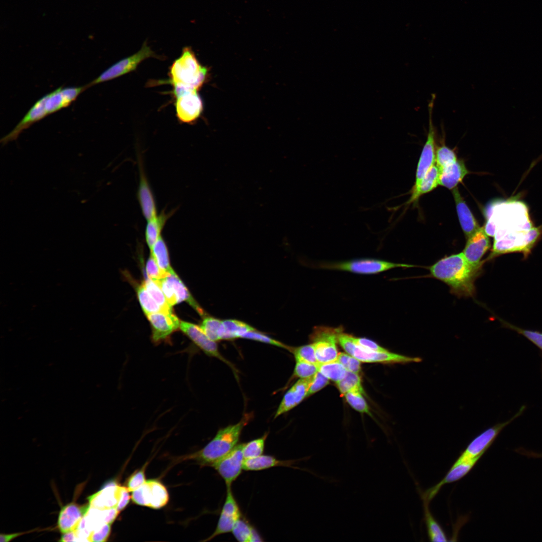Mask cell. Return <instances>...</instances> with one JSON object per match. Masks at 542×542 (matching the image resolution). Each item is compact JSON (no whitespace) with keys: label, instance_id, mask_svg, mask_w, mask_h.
I'll list each match as a JSON object with an SVG mask.
<instances>
[{"label":"cell","instance_id":"54","mask_svg":"<svg viewBox=\"0 0 542 542\" xmlns=\"http://www.w3.org/2000/svg\"><path fill=\"white\" fill-rule=\"evenodd\" d=\"M77 539L78 536L77 533L75 530H74L62 533L59 541L63 542L76 541L77 540Z\"/></svg>","mask_w":542,"mask_h":542},{"label":"cell","instance_id":"21","mask_svg":"<svg viewBox=\"0 0 542 542\" xmlns=\"http://www.w3.org/2000/svg\"><path fill=\"white\" fill-rule=\"evenodd\" d=\"M140 181L137 191V199L144 217L147 220L158 214L156 200L146 176L142 164H139Z\"/></svg>","mask_w":542,"mask_h":542},{"label":"cell","instance_id":"48","mask_svg":"<svg viewBox=\"0 0 542 542\" xmlns=\"http://www.w3.org/2000/svg\"><path fill=\"white\" fill-rule=\"evenodd\" d=\"M153 281L161 288L169 304L171 307L179 303L176 293L166 278L160 280Z\"/></svg>","mask_w":542,"mask_h":542},{"label":"cell","instance_id":"50","mask_svg":"<svg viewBox=\"0 0 542 542\" xmlns=\"http://www.w3.org/2000/svg\"><path fill=\"white\" fill-rule=\"evenodd\" d=\"M111 524L105 523L93 530L88 538L89 541H106L110 535Z\"/></svg>","mask_w":542,"mask_h":542},{"label":"cell","instance_id":"52","mask_svg":"<svg viewBox=\"0 0 542 542\" xmlns=\"http://www.w3.org/2000/svg\"><path fill=\"white\" fill-rule=\"evenodd\" d=\"M329 383V379L319 371L314 375L312 382L309 388L307 396L320 390Z\"/></svg>","mask_w":542,"mask_h":542},{"label":"cell","instance_id":"49","mask_svg":"<svg viewBox=\"0 0 542 542\" xmlns=\"http://www.w3.org/2000/svg\"><path fill=\"white\" fill-rule=\"evenodd\" d=\"M145 471V468L144 467L129 477L126 482V488L129 492L137 489L146 482Z\"/></svg>","mask_w":542,"mask_h":542},{"label":"cell","instance_id":"12","mask_svg":"<svg viewBox=\"0 0 542 542\" xmlns=\"http://www.w3.org/2000/svg\"><path fill=\"white\" fill-rule=\"evenodd\" d=\"M176 98V111L178 119L183 122L195 120L203 109L202 100L196 90L173 91Z\"/></svg>","mask_w":542,"mask_h":542},{"label":"cell","instance_id":"6","mask_svg":"<svg viewBox=\"0 0 542 542\" xmlns=\"http://www.w3.org/2000/svg\"><path fill=\"white\" fill-rule=\"evenodd\" d=\"M412 264L394 263L373 258H362L345 261L321 263L319 267L328 269L370 275L378 274L396 267H411Z\"/></svg>","mask_w":542,"mask_h":542},{"label":"cell","instance_id":"47","mask_svg":"<svg viewBox=\"0 0 542 542\" xmlns=\"http://www.w3.org/2000/svg\"><path fill=\"white\" fill-rule=\"evenodd\" d=\"M146 272L149 278L153 280H160L165 279L170 274L160 267L151 253L147 262Z\"/></svg>","mask_w":542,"mask_h":542},{"label":"cell","instance_id":"30","mask_svg":"<svg viewBox=\"0 0 542 542\" xmlns=\"http://www.w3.org/2000/svg\"><path fill=\"white\" fill-rule=\"evenodd\" d=\"M245 322L234 319L222 321L221 340H231L241 338L244 334L255 330Z\"/></svg>","mask_w":542,"mask_h":542},{"label":"cell","instance_id":"3","mask_svg":"<svg viewBox=\"0 0 542 542\" xmlns=\"http://www.w3.org/2000/svg\"><path fill=\"white\" fill-rule=\"evenodd\" d=\"M247 422V419L244 417L237 424L220 429L204 447L185 456L183 459L193 460L200 465L211 466L237 445L242 429Z\"/></svg>","mask_w":542,"mask_h":542},{"label":"cell","instance_id":"46","mask_svg":"<svg viewBox=\"0 0 542 542\" xmlns=\"http://www.w3.org/2000/svg\"><path fill=\"white\" fill-rule=\"evenodd\" d=\"M503 323L507 327L524 336L542 351V332L525 330L505 322Z\"/></svg>","mask_w":542,"mask_h":542},{"label":"cell","instance_id":"39","mask_svg":"<svg viewBox=\"0 0 542 542\" xmlns=\"http://www.w3.org/2000/svg\"><path fill=\"white\" fill-rule=\"evenodd\" d=\"M267 434L261 437L243 443V454L244 459L253 458L262 455Z\"/></svg>","mask_w":542,"mask_h":542},{"label":"cell","instance_id":"27","mask_svg":"<svg viewBox=\"0 0 542 542\" xmlns=\"http://www.w3.org/2000/svg\"><path fill=\"white\" fill-rule=\"evenodd\" d=\"M291 461L280 460L270 455H261L258 457L244 459L243 469L246 471H259L277 466H291Z\"/></svg>","mask_w":542,"mask_h":542},{"label":"cell","instance_id":"32","mask_svg":"<svg viewBox=\"0 0 542 542\" xmlns=\"http://www.w3.org/2000/svg\"><path fill=\"white\" fill-rule=\"evenodd\" d=\"M150 250L162 269L168 273L174 270L170 265L167 245L162 236L157 239Z\"/></svg>","mask_w":542,"mask_h":542},{"label":"cell","instance_id":"14","mask_svg":"<svg viewBox=\"0 0 542 542\" xmlns=\"http://www.w3.org/2000/svg\"><path fill=\"white\" fill-rule=\"evenodd\" d=\"M240 518L241 512L239 506L231 487H227L225 500L216 527L213 533L204 541L210 540L219 535L232 531L235 524Z\"/></svg>","mask_w":542,"mask_h":542},{"label":"cell","instance_id":"23","mask_svg":"<svg viewBox=\"0 0 542 542\" xmlns=\"http://www.w3.org/2000/svg\"><path fill=\"white\" fill-rule=\"evenodd\" d=\"M452 192L459 220L467 239L475 233L480 227L465 201L461 197L458 188L457 187L454 188Z\"/></svg>","mask_w":542,"mask_h":542},{"label":"cell","instance_id":"44","mask_svg":"<svg viewBox=\"0 0 542 542\" xmlns=\"http://www.w3.org/2000/svg\"><path fill=\"white\" fill-rule=\"evenodd\" d=\"M241 338L269 344L279 347L286 348L289 350L291 347L285 345L279 341L272 338L262 333L256 331V329L244 334L242 336Z\"/></svg>","mask_w":542,"mask_h":542},{"label":"cell","instance_id":"53","mask_svg":"<svg viewBox=\"0 0 542 542\" xmlns=\"http://www.w3.org/2000/svg\"><path fill=\"white\" fill-rule=\"evenodd\" d=\"M129 492L126 487L120 486L119 501L116 507L119 511L123 510L129 503L131 497Z\"/></svg>","mask_w":542,"mask_h":542},{"label":"cell","instance_id":"20","mask_svg":"<svg viewBox=\"0 0 542 542\" xmlns=\"http://www.w3.org/2000/svg\"><path fill=\"white\" fill-rule=\"evenodd\" d=\"M313 377L300 378L286 392L277 409L275 418L289 412L307 397Z\"/></svg>","mask_w":542,"mask_h":542},{"label":"cell","instance_id":"35","mask_svg":"<svg viewBox=\"0 0 542 542\" xmlns=\"http://www.w3.org/2000/svg\"><path fill=\"white\" fill-rule=\"evenodd\" d=\"M203 317L199 326L201 329L211 340L215 342L221 340L222 321L206 315Z\"/></svg>","mask_w":542,"mask_h":542},{"label":"cell","instance_id":"42","mask_svg":"<svg viewBox=\"0 0 542 542\" xmlns=\"http://www.w3.org/2000/svg\"><path fill=\"white\" fill-rule=\"evenodd\" d=\"M362 394L359 392L351 391L344 395L347 402L355 410L371 415L369 406Z\"/></svg>","mask_w":542,"mask_h":542},{"label":"cell","instance_id":"15","mask_svg":"<svg viewBox=\"0 0 542 542\" xmlns=\"http://www.w3.org/2000/svg\"><path fill=\"white\" fill-rule=\"evenodd\" d=\"M179 329L205 354L218 358L231 366L220 353L216 342L211 340L199 326L180 321Z\"/></svg>","mask_w":542,"mask_h":542},{"label":"cell","instance_id":"5","mask_svg":"<svg viewBox=\"0 0 542 542\" xmlns=\"http://www.w3.org/2000/svg\"><path fill=\"white\" fill-rule=\"evenodd\" d=\"M338 342L347 353L362 362L407 364L420 362L422 360L419 357L408 356L389 351L375 352L365 350L352 341L351 335L342 331L338 335Z\"/></svg>","mask_w":542,"mask_h":542},{"label":"cell","instance_id":"16","mask_svg":"<svg viewBox=\"0 0 542 542\" xmlns=\"http://www.w3.org/2000/svg\"><path fill=\"white\" fill-rule=\"evenodd\" d=\"M481 457L478 456L456 464H453L445 476L439 483L421 493L422 499L430 502L445 484L458 481L466 475Z\"/></svg>","mask_w":542,"mask_h":542},{"label":"cell","instance_id":"24","mask_svg":"<svg viewBox=\"0 0 542 542\" xmlns=\"http://www.w3.org/2000/svg\"><path fill=\"white\" fill-rule=\"evenodd\" d=\"M468 173L464 162L457 160L440 170L439 185L453 189Z\"/></svg>","mask_w":542,"mask_h":542},{"label":"cell","instance_id":"55","mask_svg":"<svg viewBox=\"0 0 542 542\" xmlns=\"http://www.w3.org/2000/svg\"><path fill=\"white\" fill-rule=\"evenodd\" d=\"M23 533H24V532H17V533L8 534H3V533H2L0 535V541H1V542H2V541L7 542V541H11L13 539H14V538L18 537V536H19L20 535H22Z\"/></svg>","mask_w":542,"mask_h":542},{"label":"cell","instance_id":"10","mask_svg":"<svg viewBox=\"0 0 542 542\" xmlns=\"http://www.w3.org/2000/svg\"><path fill=\"white\" fill-rule=\"evenodd\" d=\"M131 498L138 505L157 509L168 503L169 496L167 488L161 482L149 480L132 491Z\"/></svg>","mask_w":542,"mask_h":542},{"label":"cell","instance_id":"28","mask_svg":"<svg viewBox=\"0 0 542 542\" xmlns=\"http://www.w3.org/2000/svg\"><path fill=\"white\" fill-rule=\"evenodd\" d=\"M424 519L426 526L428 536L431 541H447L448 537L442 526L436 519L431 512L430 502L422 500Z\"/></svg>","mask_w":542,"mask_h":542},{"label":"cell","instance_id":"18","mask_svg":"<svg viewBox=\"0 0 542 542\" xmlns=\"http://www.w3.org/2000/svg\"><path fill=\"white\" fill-rule=\"evenodd\" d=\"M89 504L79 505L72 502L62 506L58 515L57 526L61 533L75 530L88 511Z\"/></svg>","mask_w":542,"mask_h":542},{"label":"cell","instance_id":"40","mask_svg":"<svg viewBox=\"0 0 542 542\" xmlns=\"http://www.w3.org/2000/svg\"><path fill=\"white\" fill-rule=\"evenodd\" d=\"M290 351L293 353L296 361H302L315 364L319 363L316 357L313 343L297 347H290Z\"/></svg>","mask_w":542,"mask_h":542},{"label":"cell","instance_id":"31","mask_svg":"<svg viewBox=\"0 0 542 542\" xmlns=\"http://www.w3.org/2000/svg\"><path fill=\"white\" fill-rule=\"evenodd\" d=\"M232 532L234 537L238 541H262L257 531L247 521L241 518L235 524Z\"/></svg>","mask_w":542,"mask_h":542},{"label":"cell","instance_id":"41","mask_svg":"<svg viewBox=\"0 0 542 542\" xmlns=\"http://www.w3.org/2000/svg\"><path fill=\"white\" fill-rule=\"evenodd\" d=\"M457 160L454 151L443 144L436 149L435 162L440 170Z\"/></svg>","mask_w":542,"mask_h":542},{"label":"cell","instance_id":"37","mask_svg":"<svg viewBox=\"0 0 542 542\" xmlns=\"http://www.w3.org/2000/svg\"><path fill=\"white\" fill-rule=\"evenodd\" d=\"M62 88L60 87L45 95V107L48 115L69 105L64 97Z\"/></svg>","mask_w":542,"mask_h":542},{"label":"cell","instance_id":"1","mask_svg":"<svg viewBox=\"0 0 542 542\" xmlns=\"http://www.w3.org/2000/svg\"><path fill=\"white\" fill-rule=\"evenodd\" d=\"M484 227L486 233L506 246L512 247L535 232L527 206L522 202L509 199L492 204Z\"/></svg>","mask_w":542,"mask_h":542},{"label":"cell","instance_id":"19","mask_svg":"<svg viewBox=\"0 0 542 542\" xmlns=\"http://www.w3.org/2000/svg\"><path fill=\"white\" fill-rule=\"evenodd\" d=\"M45 96H43L36 102L16 127L1 139V142L5 145L16 140L23 130L48 115L45 107Z\"/></svg>","mask_w":542,"mask_h":542},{"label":"cell","instance_id":"11","mask_svg":"<svg viewBox=\"0 0 542 542\" xmlns=\"http://www.w3.org/2000/svg\"><path fill=\"white\" fill-rule=\"evenodd\" d=\"M243 444L237 445L230 452L217 461L212 467L224 480L227 487L238 478L243 469Z\"/></svg>","mask_w":542,"mask_h":542},{"label":"cell","instance_id":"4","mask_svg":"<svg viewBox=\"0 0 542 542\" xmlns=\"http://www.w3.org/2000/svg\"><path fill=\"white\" fill-rule=\"evenodd\" d=\"M207 72L192 49L189 47L184 48L170 69V82L173 86V91H197L204 82Z\"/></svg>","mask_w":542,"mask_h":542},{"label":"cell","instance_id":"2","mask_svg":"<svg viewBox=\"0 0 542 542\" xmlns=\"http://www.w3.org/2000/svg\"><path fill=\"white\" fill-rule=\"evenodd\" d=\"M482 266L470 264L462 252L440 259L430 267V272L433 277L448 285L456 296L472 297L475 292L474 282Z\"/></svg>","mask_w":542,"mask_h":542},{"label":"cell","instance_id":"17","mask_svg":"<svg viewBox=\"0 0 542 542\" xmlns=\"http://www.w3.org/2000/svg\"><path fill=\"white\" fill-rule=\"evenodd\" d=\"M488 235L484 227L480 228L467 239L463 253L467 261L475 266L483 265L481 259L490 247Z\"/></svg>","mask_w":542,"mask_h":542},{"label":"cell","instance_id":"38","mask_svg":"<svg viewBox=\"0 0 542 542\" xmlns=\"http://www.w3.org/2000/svg\"><path fill=\"white\" fill-rule=\"evenodd\" d=\"M143 283L150 295L164 311H172L164 293L154 281L149 278Z\"/></svg>","mask_w":542,"mask_h":542},{"label":"cell","instance_id":"22","mask_svg":"<svg viewBox=\"0 0 542 542\" xmlns=\"http://www.w3.org/2000/svg\"><path fill=\"white\" fill-rule=\"evenodd\" d=\"M120 490V486L114 481L105 483L100 490L88 497L90 507L99 509L116 507Z\"/></svg>","mask_w":542,"mask_h":542},{"label":"cell","instance_id":"33","mask_svg":"<svg viewBox=\"0 0 542 542\" xmlns=\"http://www.w3.org/2000/svg\"><path fill=\"white\" fill-rule=\"evenodd\" d=\"M337 387L342 394L348 392L356 391L364 393L361 380L358 374L347 370L345 376L336 382Z\"/></svg>","mask_w":542,"mask_h":542},{"label":"cell","instance_id":"8","mask_svg":"<svg viewBox=\"0 0 542 542\" xmlns=\"http://www.w3.org/2000/svg\"><path fill=\"white\" fill-rule=\"evenodd\" d=\"M341 328L317 326L313 331L312 339L314 345L315 355L319 363L336 361L338 353L337 348L338 336Z\"/></svg>","mask_w":542,"mask_h":542},{"label":"cell","instance_id":"7","mask_svg":"<svg viewBox=\"0 0 542 542\" xmlns=\"http://www.w3.org/2000/svg\"><path fill=\"white\" fill-rule=\"evenodd\" d=\"M525 406H522L518 412L510 419L498 423L484 431L476 436L467 445L454 464H456L478 456H482L494 443L503 429L524 412Z\"/></svg>","mask_w":542,"mask_h":542},{"label":"cell","instance_id":"45","mask_svg":"<svg viewBox=\"0 0 542 542\" xmlns=\"http://www.w3.org/2000/svg\"><path fill=\"white\" fill-rule=\"evenodd\" d=\"M336 361L349 371L357 374H359L361 371V361L348 353H338Z\"/></svg>","mask_w":542,"mask_h":542},{"label":"cell","instance_id":"25","mask_svg":"<svg viewBox=\"0 0 542 542\" xmlns=\"http://www.w3.org/2000/svg\"><path fill=\"white\" fill-rule=\"evenodd\" d=\"M174 212V210L167 212L165 210H163L153 218L147 220L145 228V238L150 250L161 236V233L165 224Z\"/></svg>","mask_w":542,"mask_h":542},{"label":"cell","instance_id":"13","mask_svg":"<svg viewBox=\"0 0 542 542\" xmlns=\"http://www.w3.org/2000/svg\"><path fill=\"white\" fill-rule=\"evenodd\" d=\"M147 317L152 327V340L155 344L168 341L179 328L180 321L172 311H162Z\"/></svg>","mask_w":542,"mask_h":542},{"label":"cell","instance_id":"51","mask_svg":"<svg viewBox=\"0 0 542 542\" xmlns=\"http://www.w3.org/2000/svg\"><path fill=\"white\" fill-rule=\"evenodd\" d=\"M351 338L356 345L365 350L375 352H386L388 351L370 339L365 338L356 337L352 335H351Z\"/></svg>","mask_w":542,"mask_h":542},{"label":"cell","instance_id":"29","mask_svg":"<svg viewBox=\"0 0 542 542\" xmlns=\"http://www.w3.org/2000/svg\"><path fill=\"white\" fill-rule=\"evenodd\" d=\"M440 174V169L436 164H434L422 179L418 187L413 190L409 202L415 201L421 195L436 188L439 185Z\"/></svg>","mask_w":542,"mask_h":542},{"label":"cell","instance_id":"26","mask_svg":"<svg viewBox=\"0 0 542 542\" xmlns=\"http://www.w3.org/2000/svg\"><path fill=\"white\" fill-rule=\"evenodd\" d=\"M167 280L174 289L177 297L178 302H186L201 316H205L204 310L192 296L187 288L176 273L173 270L166 277Z\"/></svg>","mask_w":542,"mask_h":542},{"label":"cell","instance_id":"34","mask_svg":"<svg viewBox=\"0 0 542 542\" xmlns=\"http://www.w3.org/2000/svg\"><path fill=\"white\" fill-rule=\"evenodd\" d=\"M318 371L329 379L336 382L342 379L346 375L347 370L337 361L318 364Z\"/></svg>","mask_w":542,"mask_h":542},{"label":"cell","instance_id":"36","mask_svg":"<svg viewBox=\"0 0 542 542\" xmlns=\"http://www.w3.org/2000/svg\"><path fill=\"white\" fill-rule=\"evenodd\" d=\"M137 292L141 306L146 316L164 311L150 295L143 283L137 288Z\"/></svg>","mask_w":542,"mask_h":542},{"label":"cell","instance_id":"43","mask_svg":"<svg viewBox=\"0 0 542 542\" xmlns=\"http://www.w3.org/2000/svg\"><path fill=\"white\" fill-rule=\"evenodd\" d=\"M318 363H311L302 361H296L294 376L300 378L313 377L318 371Z\"/></svg>","mask_w":542,"mask_h":542},{"label":"cell","instance_id":"9","mask_svg":"<svg viewBox=\"0 0 542 542\" xmlns=\"http://www.w3.org/2000/svg\"><path fill=\"white\" fill-rule=\"evenodd\" d=\"M154 57L157 56L146 41L138 52L113 64L87 85L90 87L126 74L134 70L144 60Z\"/></svg>","mask_w":542,"mask_h":542}]
</instances>
